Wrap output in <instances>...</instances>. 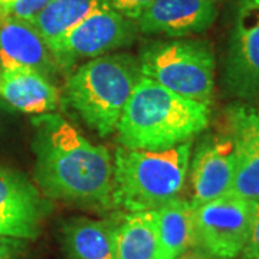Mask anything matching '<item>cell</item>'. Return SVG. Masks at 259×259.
Segmentation results:
<instances>
[{
  "label": "cell",
  "instance_id": "6da1fadb",
  "mask_svg": "<svg viewBox=\"0 0 259 259\" xmlns=\"http://www.w3.org/2000/svg\"><path fill=\"white\" fill-rule=\"evenodd\" d=\"M33 151L42 192L56 200L94 207L112 206V156L55 114L37 115Z\"/></svg>",
  "mask_w": 259,
  "mask_h": 259
},
{
  "label": "cell",
  "instance_id": "7a4b0ae2",
  "mask_svg": "<svg viewBox=\"0 0 259 259\" xmlns=\"http://www.w3.org/2000/svg\"><path fill=\"white\" fill-rule=\"evenodd\" d=\"M209 125V105L141 76L121 114L118 140L133 150L161 151L193 140Z\"/></svg>",
  "mask_w": 259,
  "mask_h": 259
},
{
  "label": "cell",
  "instance_id": "3957f363",
  "mask_svg": "<svg viewBox=\"0 0 259 259\" xmlns=\"http://www.w3.org/2000/svg\"><path fill=\"white\" fill-rule=\"evenodd\" d=\"M192 157V140L148 151L117 147L112 160V206L125 212L156 210L180 197Z\"/></svg>",
  "mask_w": 259,
  "mask_h": 259
},
{
  "label": "cell",
  "instance_id": "277c9868",
  "mask_svg": "<svg viewBox=\"0 0 259 259\" xmlns=\"http://www.w3.org/2000/svg\"><path fill=\"white\" fill-rule=\"evenodd\" d=\"M141 76L136 56L107 54L78 66L65 83V95L81 120L107 137L117 130Z\"/></svg>",
  "mask_w": 259,
  "mask_h": 259
},
{
  "label": "cell",
  "instance_id": "5b68a950",
  "mask_svg": "<svg viewBox=\"0 0 259 259\" xmlns=\"http://www.w3.org/2000/svg\"><path fill=\"white\" fill-rule=\"evenodd\" d=\"M141 75L185 98L209 105L214 91V55L193 39L156 42L143 49Z\"/></svg>",
  "mask_w": 259,
  "mask_h": 259
},
{
  "label": "cell",
  "instance_id": "8992f818",
  "mask_svg": "<svg viewBox=\"0 0 259 259\" xmlns=\"http://www.w3.org/2000/svg\"><path fill=\"white\" fill-rule=\"evenodd\" d=\"M193 207L196 246L213 259L239 258L249 236L252 202L228 193Z\"/></svg>",
  "mask_w": 259,
  "mask_h": 259
},
{
  "label": "cell",
  "instance_id": "52a82bcc",
  "mask_svg": "<svg viewBox=\"0 0 259 259\" xmlns=\"http://www.w3.org/2000/svg\"><path fill=\"white\" fill-rule=\"evenodd\" d=\"M136 22L122 16L105 2L65 35L52 54L58 66H71L130 45L137 35Z\"/></svg>",
  "mask_w": 259,
  "mask_h": 259
},
{
  "label": "cell",
  "instance_id": "ba28073f",
  "mask_svg": "<svg viewBox=\"0 0 259 259\" xmlns=\"http://www.w3.org/2000/svg\"><path fill=\"white\" fill-rule=\"evenodd\" d=\"M225 83L239 98L259 97V0L241 3L225 66Z\"/></svg>",
  "mask_w": 259,
  "mask_h": 259
},
{
  "label": "cell",
  "instance_id": "9c48e42d",
  "mask_svg": "<svg viewBox=\"0 0 259 259\" xmlns=\"http://www.w3.org/2000/svg\"><path fill=\"white\" fill-rule=\"evenodd\" d=\"M228 134L235 146V176L231 193L259 202V114L246 104L226 111Z\"/></svg>",
  "mask_w": 259,
  "mask_h": 259
},
{
  "label": "cell",
  "instance_id": "30bf717a",
  "mask_svg": "<svg viewBox=\"0 0 259 259\" xmlns=\"http://www.w3.org/2000/svg\"><path fill=\"white\" fill-rule=\"evenodd\" d=\"M45 206L35 186L25 176L0 168V235L36 239Z\"/></svg>",
  "mask_w": 259,
  "mask_h": 259
},
{
  "label": "cell",
  "instance_id": "8fae6325",
  "mask_svg": "<svg viewBox=\"0 0 259 259\" xmlns=\"http://www.w3.org/2000/svg\"><path fill=\"white\" fill-rule=\"evenodd\" d=\"M189 168L193 206L231 193L235 176V146L228 136L207 137L194 151Z\"/></svg>",
  "mask_w": 259,
  "mask_h": 259
},
{
  "label": "cell",
  "instance_id": "7c38bea8",
  "mask_svg": "<svg viewBox=\"0 0 259 259\" xmlns=\"http://www.w3.org/2000/svg\"><path fill=\"white\" fill-rule=\"evenodd\" d=\"M218 16L212 0H156L136 22L147 35L183 37L204 32Z\"/></svg>",
  "mask_w": 259,
  "mask_h": 259
},
{
  "label": "cell",
  "instance_id": "4fadbf2b",
  "mask_svg": "<svg viewBox=\"0 0 259 259\" xmlns=\"http://www.w3.org/2000/svg\"><path fill=\"white\" fill-rule=\"evenodd\" d=\"M0 66L2 69L28 68L49 76L58 65L47 40L32 22L0 15Z\"/></svg>",
  "mask_w": 259,
  "mask_h": 259
},
{
  "label": "cell",
  "instance_id": "5bb4252c",
  "mask_svg": "<svg viewBox=\"0 0 259 259\" xmlns=\"http://www.w3.org/2000/svg\"><path fill=\"white\" fill-rule=\"evenodd\" d=\"M0 98L13 110L44 115L55 110L59 93L47 75L28 68L0 69Z\"/></svg>",
  "mask_w": 259,
  "mask_h": 259
},
{
  "label": "cell",
  "instance_id": "9a60e30c",
  "mask_svg": "<svg viewBox=\"0 0 259 259\" xmlns=\"http://www.w3.org/2000/svg\"><path fill=\"white\" fill-rule=\"evenodd\" d=\"M154 212L158 238V259H177L196 246L194 207L189 200L177 197Z\"/></svg>",
  "mask_w": 259,
  "mask_h": 259
},
{
  "label": "cell",
  "instance_id": "2e32d148",
  "mask_svg": "<svg viewBox=\"0 0 259 259\" xmlns=\"http://www.w3.org/2000/svg\"><path fill=\"white\" fill-rule=\"evenodd\" d=\"M117 223L90 218H74L64 223V246L71 259L115 258Z\"/></svg>",
  "mask_w": 259,
  "mask_h": 259
},
{
  "label": "cell",
  "instance_id": "e0dca14e",
  "mask_svg": "<svg viewBox=\"0 0 259 259\" xmlns=\"http://www.w3.org/2000/svg\"><path fill=\"white\" fill-rule=\"evenodd\" d=\"M115 258L158 259V238L153 210L130 212L115 229Z\"/></svg>",
  "mask_w": 259,
  "mask_h": 259
},
{
  "label": "cell",
  "instance_id": "ac0fdd59",
  "mask_svg": "<svg viewBox=\"0 0 259 259\" xmlns=\"http://www.w3.org/2000/svg\"><path fill=\"white\" fill-rule=\"evenodd\" d=\"M102 2L104 0H51L32 23L52 51L71 29L97 9Z\"/></svg>",
  "mask_w": 259,
  "mask_h": 259
},
{
  "label": "cell",
  "instance_id": "d6986e66",
  "mask_svg": "<svg viewBox=\"0 0 259 259\" xmlns=\"http://www.w3.org/2000/svg\"><path fill=\"white\" fill-rule=\"evenodd\" d=\"M51 0H0V15L32 22Z\"/></svg>",
  "mask_w": 259,
  "mask_h": 259
},
{
  "label": "cell",
  "instance_id": "ffe728a7",
  "mask_svg": "<svg viewBox=\"0 0 259 259\" xmlns=\"http://www.w3.org/2000/svg\"><path fill=\"white\" fill-rule=\"evenodd\" d=\"M110 8L117 10L122 16L133 22H137L140 16L156 2V0H104Z\"/></svg>",
  "mask_w": 259,
  "mask_h": 259
},
{
  "label": "cell",
  "instance_id": "44dd1931",
  "mask_svg": "<svg viewBox=\"0 0 259 259\" xmlns=\"http://www.w3.org/2000/svg\"><path fill=\"white\" fill-rule=\"evenodd\" d=\"M241 256L242 259H259V202H252L249 236Z\"/></svg>",
  "mask_w": 259,
  "mask_h": 259
},
{
  "label": "cell",
  "instance_id": "7402d4cb",
  "mask_svg": "<svg viewBox=\"0 0 259 259\" xmlns=\"http://www.w3.org/2000/svg\"><path fill=\"white\" fill-rule=\"evenodd\" d=\"M26 248L23 239L0 235V259H18Z\"/></svg>",
  "mask_w": 259,
  "mask_h": 259
},
{
  "label": "cell",
  "instance_id": "603a6c76",
  "mask_svg": "<svg viewBox=\"0 0 259 259\" xmlns=\"http://www.w3.org/2000/svg\"><path fill=\"white\" fill-rule=\"evenodd\" d=\"M177 259H213L210 255H207L204 250H202L200 248L194 246V248H190L187 249L185 253H182Z\"/></svg>",
  "mask_w": 259,
  "mask_h": 259
},
{
  "label": "cell",
  "instance_id": "cb8c5ba5",
  "mask_svg": "<svg viewBox=\"0 0 259 259\" xmlns=\"http://www.w3.org/2000/svg\"><path fill=\"white\" fill-rule=\"evenodd\" d=\"M258 98H259V97H258ZM255 110H256V112H258V114H259V100H258V105L255 107Z\"/></svg>",
  "mask_w": 259,
  "mask_h": 259
},
{
  "label": "cell",
  "instance_id": "d4e9b609",
  "mask_svg": "<svg viewBox=\"0 0 259 259\" xmlns=\"http://www.w3.org/2000/svg\"><path fill=\"white\" fill-rule=\"evenodd\" d=\"M212 2H214V3H216V2H219V0H212Z\"/></svg>",
  "mask_w": 259,
  "mask_h": 259
}]
</instances>
